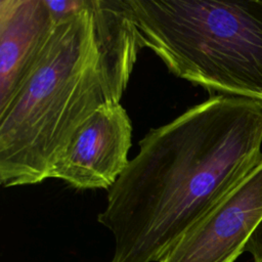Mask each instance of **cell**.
<instances>
[{
    "mask_svg": "<svg viewBox=\"0 0 262 262\" xmlns=\"http://www.w3.org/2000/svg\"><path fill=\"white\" fill-rule=\"evenodd\" d=\"M139 32L170 73L262 106V0H125Z\"/></svg>",
    "mask_w": 262,
    "mask_h": 262,
    "instance_id": "3957f363",
    "label": "cell"
},
{
    "mask_svg": "<svg viewBox=\"0 0 262 262\" xmlns=\"http://www.w3.org/2000/svg\"><path fill=\"white\" fill-rule=\"evenodd\" d=\"M262 106L212 95L150 129L107 190L97 221L110 262H160L262 158Z\"/></svg>",
    "mask_w": 262,
    "mask_h": 262,
    "instance_id": "6da1fadb",
    "label": "cell"
},
{
    "mask_svg": "<svg viewBox=\"0 0 262 262\" xmlns=\"http://www.w3.org/2000/svg\"><path fill=\"white\" fill-rule=\"evenodd\" d=\"M262 220V158L160 262H234Z\"/></svg>",
    "mask_w": 262,
    "mask_h": 262,
    "instance_id": "5b68a950",
    "label": "cell"
},
{
    "mask_svg": "<svg viewBox=\"0 0 262 262\" xmlns=\"http://www.w3.org/2000/svg\"><path fill=\"white\" fill-rule=\"evenodd\" d=\"M56 23L46 0H0V111L32 74Z\"/></svg>",
    "mask_w": 262,
    "mask_h": 262,
    "instance_id": "8992f818",
    "label": "cell"
},
{
    "mask_svg": "<svg viewBox=\"0 0 262 262\" xmlns=\"http://www.w3.org/2000/svg\"><path fill=\"white\" fill-rule=\"evenodd\" d=\"M101 51L89 0L58 20L32 74L0 111V183H40L80 126L99 107L120 102Z\"/></svg>",
    "mask_w": 262,
    "mask_h": 262,
    "instance_id": "7a4b0ae2",
    "label": "cell"
},
{
    "mask_svg": "<svg viewBox=\"0 0 262 262\" xmlns=\"http://www.w3.org/2000/svg\"><path fill=\"white\" fill-rule=\"evenodd\" d=\"M245 252L252 256L253 262H262V220L251 234L245 247Z\"/></svg>",
    "mask_w": 262,
    "mask_h": 262,
    "instance_id": "52a82bcc",
    "label": "cell"
},
{
    "mask_svg": "<svg viewBox=\"0 0 262 262\" xmlns=\"http://www.w3.org/2000/svg\"><path fill=\"white\" fill-rule=\"evenodd\" d=\"M131 120L120 102L96 110L76 131L49 178L76 189H110L128 166Z\"/></svg>",
    "mask_w": 262,
    "mask_h": 262,
    "instance_id": "277c9868",
    "label": "cell"
}]
</instances>
